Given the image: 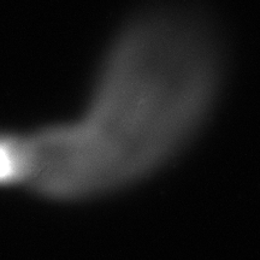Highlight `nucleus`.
<instances>
[{"instance_id":"2","label":"nucleus","mask_w":260,"mask_h":260,"mask_svg":"<svg viewBox=\"0 0 260 260\" xmlns=\"http://www.w3.org/2000/svg\"><path fill=\"white\" fill-rule=\"evenodd\" d=\"M31 172L28 136L0 135V184L29 183Z\"/></svg>"},{"instance_id":"1","label":"nucleus","mask_w":260,"mask_h":260,"mask_svg":"<svg viewBox=\"0 0 260 260\" xmlns=\"http://www.w3.org/2000/svg\"><path fill=\"white\" fill-rule=\"evenodd\" d=\"M222 69L218 38L190 10L136 19L107 53L83 115L29 136V184L48 197L77 199L152 174L203 124Z\"/></svg>"}]
</instances>
